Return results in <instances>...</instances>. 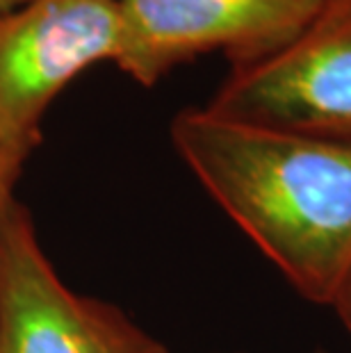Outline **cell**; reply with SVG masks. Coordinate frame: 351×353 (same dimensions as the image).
Here are the masks:
<instances>
[{"mask_svg": "<svg viewBox=\"0 0 351 353\" xmlns=\"http://www.w3.org/2000/svg\"><path fill=\"white\" fill-rule=\"evenodd\" d=\"M312 353H328V351H324V349H315V351H312Z\"/></svg>", "mask_w": 351, "mask_h": 353, "instance_id": "9", "label": "cell"}, {"mask_svg": "<svg viewBox=\"0 0 351 353\" xmlns=\"http://www.w3.org/2000/svg\"><path fill=\"white\" fill-rule=\"evenodd\" d=\"M331 307L335 310V314H338V319L342 321V326L347 328V333L351 335V276L347 278V283L342 285L340 294L335 296Z\"/></svg>", "mask_w": 351, "mask_h": 353, "instance_id": "7", "label": "cell"}, {"mask_svg": "<svg viewBox=\"0 0 351 353\" xmlns=\"http://www.w3.org/2000/svg\"><path fill=\"white\" fill-rule=\"evenodd\" d=\"M205 108L276 130L351 139V0H324L290 41L233 64Z\"/></svg>", "mask_w": 351, "mask_h": 353, "instance_id": "3", "label": "cell"}, {"mask_svg": "<svg viewBox=\"0 0 351 353\" xmlns=\"http://www.w3.org/2000/svg\"><path fill=\"white\" fill-rule=\"evenodd\" d=\"M324 0H119L117 66L153 87L176 66L221 50L233 64L263 57L308 26Z\"/></svg>", "mask_w": 351, "mask_h": 353, "instance_id": "5", "label": "cell"}, {"mask_svg": "<svg viewBox=\"0 0 351 353\" xmlns=\"http://www.w3.org/2000/svg\"><path fill=\"white\" fill-rule=\"evenodd\" d=\"M171 146L221 212L305 301L331 307L351 276V139L185 108Z\"/></svg>", "mask_w": 351, "mask_h": 353, "instance_id": "1", "label": "cell"}, {"mask_svg": "<svg viewBox=\"0 0 351 353\" xmlns=\"http://www.w3.org/2000/svg\"><path fill=\"white\" fill-rule=\"evenodd\" d=\"M0 353H171L121 307L64 283L23 203L0 212Z\"/></svg>", "mask_w": 351, "mask_h": 353, "instance_id": "2", "label": "cell"}, {"mask_svg": "<svg viewBox=\"0 0 351 353\" xmlns=\"http://www.w3.org/2000/svg\"><path fill=\"white\" fill-rule=\"evenodd\" d=\"M28 160V153L14 151V148H0V212L14 199L21 169Z\"/></svg>", "mask_w": 351, "mask_h": 353, "instance_id": "6", "label": "cell"}, {"mask_svg": "<svg viewBox=\"0 0 351 353\" xmlns=\"http://www.w3.org/2000/svg\"><path fill=\"white\" fill-rule=\"evenodd\" d=\"M28 3L30 0H0V19L7 17V14H12V12H17L19 7H23Z\"/></svg>", "mask_w": 351, "mask_h": 353, "instance_id": "8", "label": "cell"}, {"mask_svg": "<svg viewBox=\"0 0 351 353\" xmlns=\"http://www.w3.org/2000/svg\"><path fill=\"white\" fill-rule=\"evenodd\" d=\"M119 50V0H30L0 19V148L32 153L53 101Z\"/></svg>", "mask_w": 351, "mask_h": 353, "instance_id": "4", "label": "cell"}]
</instances>
